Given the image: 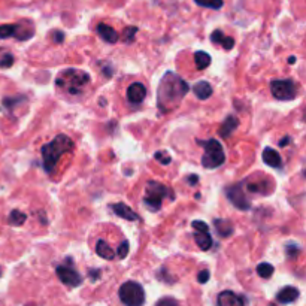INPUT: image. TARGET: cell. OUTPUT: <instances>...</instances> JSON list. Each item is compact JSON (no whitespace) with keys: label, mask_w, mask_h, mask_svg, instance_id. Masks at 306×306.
<instances>
[{"label":"cell","mask_w":306,"mask_h":306,"mask_svg":"<svg viewBox=\"0 0 306 306\" xmlns=\"http://www.w3.org/2000/svg\"><path fill=\"white\" fill-rule=\"evenodd\" d=\"M136 33H137V27H134V26H130V27H125L124 29V32H122V41L124 42H133L134 41V36H136Z\"/></svg>","instance_id":"28"},{"label":"cell","mask_w":306,"mask_h":306,"mask_svg":"<svg viewBox=\"0 0 306 306\" xmlns=\"http://www.w3.org/2000/svg\"><path fill=\"white\" fill-rule=\"evenodd\" d=\"M226 196L232 202V205L235 208H238L239 211H249L251 209V203H249V200L245 196V191L241 183L229 185L226 188Z\"/></svg>","instance_id":"9"},{"label":"cell","mask_w":306,"mask_h":306,"mask_svg":"<svg viewBox=\"0 0 306 306\" xmlns=\"http://www.w3.org/2000/svg\"><path fill=\"white\" fill-rule=\"evenodd\" d=\"M194 63L197 70H203L211 64V56L205 51H196L194 53Z\"/></svg>","instance_id":"24"},{"label":"cell","mask_w":306,"mask_h":306,"mask_svg":"<svg viewBox=\"0 0 306 306\" xmlns=\"http://www.w3.org/2000/svg\"><path fill=\"white\" fill-rule=\"evenodd\" d=\"M120 300L125 306H143L145 303V290L136 281H127L120 287L118 291Z\"/></svg>","instance_id":"6"},{"label":"cell","mask_w":306,"mask_h":306,"mask_svg":"<svg viewBox=\"0 0 306 306\" xmlns=\"http://www.w3.org/2000/svg\"><path fill=\"white\" fill-rule=\"evenodd\" d=\"M269 306H276V305H273V303H270V305H269Z\"/></svg>","instance_id":"41"},{"label":"cell","mask_w":306,"mask_h":306,"mask_svg":"<svg viewBox=\"0 0 306 306\" xmlns=\"http://www.w3.org/2000/svg\"><path fill=\"white\" fill-rule=\"evenodd\" d=\"M261 157H263V162H264L267 166H270V168L279 169V168L282 166V159H281V156L278 154V151H275V149L270 148V146H267V148L263 149Z\"/></svg>","instance_id":"17"},{"label":"cell","mask_w":306,"mask_h":306,"mask_svg":"<svg viewBox=\"0 0 306 306\" xmlns=\"http://www.w3.org/2000/svg\"><path fill=\"white\" fill-rule=\"evenodd\" d=\"M33 27L23 29L21 24H2L0 26V39L17 38L18 41H27L33 36Z\"/></svg>","instance_id":"10"},{"label":"cell","mask_w":306,"mask_h":306,"mask_svg":"<svg viewBox=\"0 0 306 306\" xmlns=\"http://www.w3.org/2000/svg\"><path fill=\"white\" fill-rule=\"evenodd\" d=\"M90 82V75L78 69H64L56 79V85L64 88L69 94L78 96L82 93L84 87Z\"/></svg>","instance_id":"3"},{"label":"cell","mask_w":306,"mask_h":306,"mask_svg":"<svg viewBox=\"0 0 306 306\" xmlns=\"http://www.w3.org/2000/svg\"><path fill=\"white\" fill-rule=\"evenodd\" d=\"M285 252H287V257L296 258V257L299 255V252H300V248H299V245L291 242V244H287V246H285Z\"/></svg>","instance_id":"30"},{"label":"cell","mask_w":306,"mask_h":306,"mask_svg":"<svg viewBox=\"0 0 306 306\" xmlns=\"http://www.w3.org/2000/svg\"><path fill=\"white\" fill-rule=\"evenodd\" d=\"M188 93V84L175 72H166L159 84L157 105L162 112H169L177 108L185 94Z\"/></svg>","instance_id":"1"},{"label":"cell","mask_w":306,"mask_h":306,"mask_svg":"<svg viewBox=\"0 0 306 306\" xmlns=\"http://www.w3.org/2000/svg\"><path fill=\"white\" fill-rule=\"evenodd\" d=\"M128 248H130V245H128L127 241H124V242L120 244L118 249H117V255H118V258H121L122 260V258L127 257V254H128Z\"/></svg>","instance_id":"33"},{"label":"cell","mask_w":306,"mask_h":306,"mask_svg":"<svg viewBox=\"0 0 306 306\" xmlns=\"http://www.w3.org/2000/svg\"><path fill=\"white\" fill-rule=\"evenodd\" d=\"M75 143L67 134H57L51 142L45 143L41 148L42 163L47 174H53L56 171V166L61 157L66 152H70L73 149Z\"/></svg>","instance_id":"2"},{"label":"cell","mask_w":306,"mask_h":306,"mask_svg":"<svg viewBox=\"0 0 306 306\" xmlns=\"http://www.w3.org/2000/svg\"><path fill=\"white\" fill-rule=\"evenodd\" d=\"M146 97V87L142 82H133L127 88V100L131 105L142 103L143 99Z\"/></svg>","instance_id":"12"},{"label":"cell","mask_w":306,"mask_h":306,"mask_svg":"<svg viewBox=\"0 0 306 306\" xmlns=\"http://www.w3.org/2000/svg\"><path fill=\"white\" fill-rule=\"evenodd\" d=\"M23 100H26V97H20V96H17V97H6V99H3V105L6 108H14V106H17Z\"/></svg>","instance_id":"31"},{"label":"cell","mask_w":306,"mask_h":306,"mask_svg":"<svg viewBox=\"0 0 306 306\" xmlns=\"http://www.w3.org/2000/svg\"><path fill=\"white\" fill-rule=\"evenodd\" d=\"M156 306H180V303L174 297H163L156 303Z\"/></svg>","instance_id":"34"},{"label":"cell","mask_w":306,"mask_h":306,"mask_svg":"<svg viewBox=\"0 0 306 306\" xmlns=\"http://www.w3.org/2000/svg\"><path fill=\"white\" fill-rule=\"evenodd\" d=\"M193 91L199 100H206L212 96V87L208 81H197L193 87Z\"/></svg>","instance_id":"20"},{"label":"cell","mask_w":306,"mask_h":306,"mask_svg":"<svg viewBox=\"0 0 306 306\" xmlns=\"http://www.w3.org/2000/svg\"><path fill=\"white\" fill-rule=\"evenodd\" d=\"M214 226H215V230L217 233L221 236V238H229L233 235V226L229 220H214Z\"/></svg>","instance_id":"22"},{"label":"cell","mask_w":306,"mask_h":306,"mask_svg":"<svg viewBox=\"0 0 306 306\" xmlns=\"http://www.w3.org/2000/svg\"><path fill=\"white\" fill-rule=\"evenodd\" d=\"M270 91L273 94L275 99L287 102V100H293L297 96V84L293 79H273L269 84Z\"/></svg>","instance_id":"7"},{"label":"cell","mask_w":306,"mask_h":306,"mask_svg":"<svg viewBox=\"0 0 306 306\" xmlns=\"http://www.w3.org/2000/svg\"><path fill=\"white\" fill-rule=\"evenodd\" d=\"M257 273H258V276L260 278H264V279H267V278H270L272 275H273V272H275V267L270 264V263H260L258 266H257Z\"/></svg>","instance_id":"26"},{"label":"cell","mask_w":306,"mask_h":306,"mask_svg":"<svg viewBox=\"0 0 306 306\" xmlns=\"http://www.w3.org/2000/svg\"><path fill=\"white\" fill-rule=\"evenodd\" d=\"M9 224L11 226H23L26 221H27V215L24 214V212H21V211H18V209H14L11 214H9Z\"/></svg>","instance_id":"25"},{"label":"cell","mask_w":306,"mask_h":306,"mask_svg":"<svg viewBox=\"0 0 306 306\" xmlns=\"http://www.w3.org/2000/svg\"><path fill=\"white\" fill-rule=\"evenodd\" d=\"M267 180H266V177H263L261 178V181L258 183V181H254V180H248V181H244L242 184H245L246 185V190L248 191H251V193H261V194H269L272 190L269 188V185H267Z\"/></svg>","instance_id":"21"},{"label":"cell","mask_w":306,"mask_h":306,"mask_svg":"<svg viewBox=\"0 0 306 306\" xmlns=\"http://www.w3.org/2000/svg\"><path fill=\"white\" fill-rule=\"evenodd\" d=\"M0 276H2V267H0Z\"/></svg>","instance_id":"40"},{"label":"cell","mask_w":306,"mask_h":306,"mask_svg":"<svg viewBox=\"0 0 306 306\" xmlns=\"http://www.w3.org/2000/svg\"><path fill=\"white\" fill-rule=\"evenodd\" d=\"M211 42L212 44H217V45H221L224 50H232L235 47V39L230 38V36H226L221 30H214L212 35H211Z\"/></svg>","instance_id":"19"},{"label":"cell","mask_w":306,"mask_h":306,"mask_svg":"<svg viewBox=\"0 0 306 306\" xmlns=\"http://www.w3.org/2000/svg\"><path fill=\"white\" fill-rule=\"evenodd\" d=\"M238 127H239V118H238L236 115H229V117L224 120V122L221 124L218 133H220V136H221L223 139H227V137L232 136V133L236 131Z\"/></svg>","instance_id":"16"},{"label":"cell","mask_w":306,"mask_h":306,"mask_svg":"<svg viewBox=\"0 0 306 306\" xmlns=\"http://www.w3.org/2000/svg\"><path fill=\"white\" fill-rule=\"evenodd\" d=\"M300 296V291L296 288V287H291V285H287L284 288H281L276 294V300L282 305H288V303H293L299 299Z\"/></svg>","instance_id":"14"},{"label":"cell","mask_w":306,"mask_h":306,"mask_svg":"<svg viewBox=\"0 0 306 306\" xmlns=\"http://www.w3.org/2000/svg\"><path fill=\"white\" fill-rule=\"evenodd\" d=\"M196 5L209 9H221L224 6V0H194Z\"/></svg>","instance_id":"27"},{"label":"cell","mask_w":306,"mask_h":306,"mask_svg":"<svg viewBox=\"0 0 306 306\" xmlns=\"http://www.w3.org/2000/svg\"><path fill=\"white\" fill-rule=\"evenodd\" d=\"M154 159H156L159 163H162L163 166H168V165H171V162H172V157H171L166 151H157V152L154 154Z\"/></svg>","instance_id":"29"},{"label":"cell","mask_w":306,"mask_h":306,"mask_svg":"<svg viewBox=\"0 0 306 306\" xmlns=\"http://www.w3.org/2000/svg\"><path fill=\"white\" fill-rule=\"evenodd\" d=\"M169 194V188L166 185L157 181H148L145 185V196H143V205L146 209L157 212L162 208L163 199Z\"/></svg>","instance_id":"5"},{"label":"cell","mask_w":306,"mask_h":306,"mask_svg":"<svg viewBox=\"0 0 306 306\" xmlns=\"http://www.w3.org/2000/svg\"><path fill=\"white\" fill-rule=\"evenodd\" d=\"M193 229H194V241L197 246L202 251H208L212 246V238L209 233V226L205 221H193Z\"/></svg>","instance_id":"11"},{"label":"cell","mask_w":306,"mask_h":306,"mask_svg":"<svg viewBox=\"0 0 306 306\" xmlns=\"http://www.w3.org/2000/svg\"><path fill=\"white\" fill-rule=\"evenodd\" d=\"M217 305L218 306H245V299L242 297V296L236 294L235 291L226 290V291H221V293L218 294Z\"/></svg>","instance_id":"13"},{"label":"cell","mask_w":306,"mask_h":306,"mask_svg":"<svg viewBox=\"0 0 306 306\" xmlns=\"http://www.w3.org/2000/svg\"><path fill=\"white\" fill-rule=\"evenodd\" d=\"M12 64H14V56L9 54V53H6V54L0 59V67H2V69H9V67H12Z\"/></svg>","instance_id":"32"},{"label":"cell","mask_w":306,"mask_h":306,"mask_svg":"<svg viewBox=\"0 0 306 306\" xmlns=\"http://www.w3.org/2000/svg\"><path fill=\"white\" fill-rule=\"evenodd\" d=\"M296 60H297V59H296V57H294V56H291V57H288V63H290V64H294V63H296Z\"/></svg>","instance_id":"39"},{"label":"cell","mask_w":306,"mask_h":306,"mask_svg":"<svg viewBox=\"0 0 306 306\" xmlns=\"http://www.w3.org/2000/svg\"><path fill=\"white\" fill-rule=\"evenodd\" d=\"M96 252H97L99 257H102V258H105V260H114V258H115V251L108 245L106 241H103V239L97 241Z\"/></svg>","instance_id":"23"},{"label":"cell","mask_w":306,"mask_h":306,"mask_svg":"<svg viewBox=\"0 0 306 306\" xmlns=\"http://www.w3.org/2000/svg\"><path fill=\"white\" fill-rule=\"evenodd\" d=\"M97 35L108 44H115L118 42V33L115 32V29H112L111 26L105 24V23H100L97 26Z\"/></svg>","instance_id":"18"},{"label":"cell","mask_w":306,"mask_h":306,"mask_svg":"<svg viewBox=\"0 0 306 306\" xmlns=\"http://www.w3.org/2000/svg\"><path fill=\"white\" fill-rule=\"evenodd\" d=\"M209 278H211V273H209V270H206V269L200 270L199 275H197V281H199L200 284H206V282L209 281Z\"/></svg>","instance_id":"35"},{"label":"cell","mask_w":306,"mask_h":306,"mask_svg":"<svg viewBox=\"0 0 306 306\" xmlns=\"http://www.w3.org/2000/svg\"><path fill=\"white\" fill-rule=\"evenodd\" d=\"M290 140H291V136H285V137H282L278 143H279V146H287V145L290 143Z\"/></svg>","instance_id":"38"},{"label":"cell","mask_w":306,"mask_h":306,"mask_svg":"<svg viewBox=\"0 0 306 306\" xmlns=\"http://www.w3.org/2000/svg\"><path fill=\"white\" fill-rule=\"evenodd\" d=\"M187 181H188L190 185H196V184H199V177H197V175H190V177L187 178Z\"/></svg>","instance_id":"37"},{"label":"cell","mask_w":306,"mask_h":306,"mask_svg":"<svg viewBox=\"0 0 306 306\" xmlns=\"http://www.w3.org/2000/svg\"><path fill=\"white\" fill-rule=\"evenodd\" d=\"M53 41H54L56 44H63V42H64V33H63L61 30L53 32Z\"/></svg>","instance_id":"36"},{"label":"cell","mask_w":306,"mask_h":306,"mask_svg":"<svg viewBox=\"0 0 306 306\" xmlns=\"http://www.w3.org/2000/svg\"><path fill=\"white\" fill-rule=\"evenodd\" d=\"M196 142L205 149V154L202 157V166L205 169H217L224 165L226 162L224 148L217 139H208V140L196 139Z\"/></svg>","instance_id":"4"},{"label":"cell","mask_w":306,"mask_h":306,"mask_svg":"<svg viewBox=\"0 0 306 306\" xmlns=\"http://www.w3.org/2000/svg\"><path fill=\"white\" fill-rule=\"evenodd\" d=\"M111 211H112L117 217H120L122 220H127V221H137V220H139V215H137L130 206H127V205L122 203V202L115 203V205H111Z\"/></svg>","instance_id":"15"},{"label":"cell","mask_w":306,"mask_h":306,"mask_svg":"<svg viewBox=\"0 0 306 306\" xmlns=\"http://www.w3.org/2000/svg\"><path fill=\"white\" fill-rule=\"evenodd\" d=\"M56 273H57V276H59L61 282L64 285L70 287V288H75V287L82 284V276L75 269L72 258H67L66 263L56 266Z\"/></svg>","instance_id":"8"}]
</instances>
